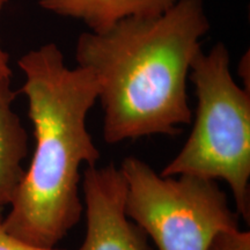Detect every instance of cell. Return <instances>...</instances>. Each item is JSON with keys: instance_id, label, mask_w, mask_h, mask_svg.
Instances as JSON below:
<instances>
[{"instance_id": "obj_7", "label": "cell", "mask_w": 250, "mask_h": 250, "mask_svg": "<svg viewBox=\"0 0 250 250\" xmlns=\"http://www.w3.org/2000/svg\"><path fill=\"white\" fill-rule=\"evenodd\" d=\"M17 94L11 78H0V208L11 205L26 169L28 137L20 118L12 108Z\"/></svg>"}, {"instance_id": "obj_9", "label": "cell", "mask_w": 250, "mask_h": 250, "mask_svg": "<svg viewBox=\"0 0 250 250\" xmlns=\"http://www.w3.org/2000/svg\"><path fill=\"white\" fill-rule=\"evenodd\" d=\"M2 208H0V217H1ZM0 250H59V249H42L29 246L17 237L11 235L2 226L1 218H0Z\"/></svg>"}, {"instance_id": "obj_10", "label": "cell", "mask_w": 250, "mask_h": 250, "mask_svg": "<svg viewBox=\"0 0 250 250\" xmlns=\"http://www.w3.org/2000/svg\"><path fill=\"white\" fill-rule=\"evenodd\" d=\"M7 0H0V12L4 7ZM12 71L8 66V55L1 48V42H0V78H11Z\"/></svg>"}, {"instance_id": "obj_8", "label": "cell", "mask_w": 250, "mask_h": 250, "mask_svg": "<svg viewBox=\"0 0 250 250\" xmlns=\"http://www.w3.org/2000/svg\"><path fill=\"white\" fill-rule=\"evenodd\" d=\"M208 250H250V233L236 229L218 234Z\"/></svg>"}, {"instance_id": "obj_5", "label": "cell", "mask_w": 250, "mask_h": 250, "mask_svg": "<svg viewBox=\"0 0 250 250\" xmlns=\"http://www.w3.org/2000/svg\"><path fill=\"white\" fill-rule=\"evenodd\" d=\"M86 235L77 250H152L148 236L124 211L126 183L112 165L83 171Z\"/></svg>"}, {"instance_id": "obj_3", "label": "cell", "mask_w": 250, "mask_h": 250, "mask_svg": "<svg viewBox=\"0 0 250 250\" xmlns=\"http://www.w3.org/2000/svg\"><path fill=\"white\" fill-rule=\"evenodd\" d=\"M189 78L197 96L195 124L183 148L160 175L224 180L233 192L236 213L248 223L250 92L234 81L229 52L223 43L208 54L199 51Z\"/></svg>"}, {"instance_id": "obj_1", "label": "cell", "mask_w": 250, "mask_h": 250, "mask_svg": "<svg viewBox=\"0 0 250 250\" xmlns=\"http://www.w3.org/2000/svg\"><path fill=\"white\" fill-rule=\"evenodd\" d=\"M208 30L203 0H177L159 17L81 34L76 59L99 85L105 143L175 136L191 122L187 80Z\"/></svg>"}, {"instance_id": "obj_6", "label": "cell", "mask_w": 250, "mask_h": 250, "mask_svg": "<svg viewBox=\"0 0 250 250\" xmlns=\"http://www.w3.org/2000/svg\"><path fill=\"white\" fill-rule=\"evenodd\" d=\"M177 0H40L41 7L56 15L77 19L90 31L102 33L125 19L154 18Z\"/></svg>"}, {"instance_id": "obj_2", "label": "cell", "mask_w": 250, "mask_h": 250, "mask_svg": "<svg viewBox=\"0 0 250 250\" xmlns=\"http://www.w3.org/2000/svg\"><path fill=\"white\" fill-rule=\"evenodd\" d=\"M18 65L26 76L22 93L34 125L35 151L1 223L27 245L55 249L83 212L80 167H94L100 160L86 125L99 99V85L86 68H68L54 43L27 52Z\"/></svg>"}, {"instance_id": "obj_4", "label": "cell", "mask_w": 250, "mask_h": 250, "mask_svg": "<svg viewBox=\"0 0 250 250\" xmlns=\"http://www.w3.org/2000/svg\"><path fill=\"white\" fill-rule=\"evenodd\" d=\"M120 169L126 183L125 214L159 250H208L218 234L239 229L237 213L215 181L161 176L134 156Z\"/></svg>"}]
</instances>
